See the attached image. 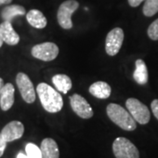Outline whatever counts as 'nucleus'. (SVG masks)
I'll return each instance as SVG.
<instances>
[{
    "label": "nucleus",
    "mask_w": 158,
    "mask_h": 158,
    "mask_svg": "<svg viewBox=\"0 0 158 158\" xmlns=\"http://www.w3.org/2000/svg\"><path fill=\"white\" fill-rule=\"evenodd\" d=\"M40 103L47 112L56 113L60 112L63 106L62 95L45 83H40L36 88Z\"/></svg>",
    "instance_id": "f257e3e1"
},
{
    "label": "nucleus",
    "mask_w": 158,
    "mask_h": 158,
    "mask_svg": "<svg viewBox=\"0 0 158 158\" xmlns=\"http://www.w3.org/2000/svg\"><path fill=\"white\" fill-rule=\"evenodd\" d=\"M106 113L113 123L123 130L134 131L136 128V121L129 112L118 104H109L106 107Z\"/></svg>",
    "instance_id": "f03ea898"
},
{
    "label": "nucleus",
    "mask_w": 158,
    "mask_h": 158,
    "mask_svg": "<svg viewBox=\"0 0 158 158\" xmlns=\"http://www.w3.org/2000/svg\"><path fill=\"white\" fill-rule=\"evenodd\" d=\"M113 151L116 158H139L140 153L133 142L124 137H118L113 143Z\"/></svg>",
    "instance_id": "7ed1b4c3"
},
{
    "label": "nucleus",
    "mask_w": 158,
    "mask_h": 158,
    "mask_svg": "<svg viewBox=\"0 0 158 158\" xmlns=\"http://www.w3.org/2000/svg\"><path fill=\"white\" fill-rule=\"evenodd\" d=\"M79 3L76 0H67L61 4L57 11V20L63 29H71L73 27L71 17L78 9Z\"/></svg>",
    "instance_id": "20e7f679"
},
{
    "label": "nucleus",
    "mask_w": 158,
    "mask_h": 158,
    "mask_svg": "<svg viewBox=\"0 0 158 158\" xmlns=\"http://www.w3.org/2000/svg\"><path fill=\"white\" fill-rule=\"evenodd\" d=\"M126 107L136 122L145 125L150 120V112L148 107L136 98H128L126 101Z\"/></svg>",
    "instance_id": "39448f33"
},
{
    "label": "nucleus",
    "mask_w": 158,
    "mask_h": 158,
    "mask_svg": "<svg viewBox=\"0 0 158 158\" xmlns=\"http://www.w3.org/2000/svg\"><path fill=\"white\" fill-rule=\"evenodd\" d=\"M31 53L34 58L44 62H50L57 57L59 54V48L53 42H44L34 46Z\"/></svg>",
    "instance_id": "423d86ee"
},
{
    "label": "nucleus",
    "mask_w": 158,
    "mask_h": 158,
    "mask_svg": "<svg viewBox=\"0 0 158 158\" xmlns=\"http://www.w3.org/2000/svg\"><path fill=\"white\" fill-rule=\"evenodd\" d=\"M16 84L23 99L28 104L34 103L35 101L36 95L34 85L28 77V76L22 72L18 73L16 77Z\"/></svg>",
    "instance_id": "0eeeda50"
},
{
    "label": "nucleus",
    "mask_w": 158,
    "mask_h": 158,
    "mask_svg": "<svg viewBox=\"0 0 158 158\" xmlns=\"http://www.w3.org/2000/svg\"><path fill=\"white\" fill-rule=\"evenodd\" d=\"M124 40V32L119 27L111 30L106 39V51L108 56H116L120 50Z\"/></svg>",
    "instance_id": "6e6552de"
},
{
    "label": "nucleus",
    "mask_w": 158,
    "mask_h": 158,
    "mask_svg": "<svg viewBox=\"0 0 158 158\" xmlns=\"http://www.w3.org/2000/svg\"><path fill=\"white\" fill-rule=\"evenodd\" d=\"M71 108L77 116L82 118H90L93 116L92 108L84 97L79 94H73L69 98Z\"/></svg>",
    "instance_id": "1a4fd4ad"
},
{
    "label": "nucleus",
    "mask_w": 158,
    "mask_h": 158,
    "mask_svg": "<svg viewBox=\"0 0 158 158\" xmlns=\"http://www.w3.org/2000/svg\"><path fill=\"white\" fill-rule=\"evenodd\" d=\"M24 125L20 121H11L1 131V135L6 142L15 141L21 138L24 134Z\"/></svg>",
    "instance_id": "9d476101"
},
{
    "label": "nucleus",
    "mask_w": 158,
    "mask_h": 158,
    "mask_svg": "<svg viewBox=\"0 0 158 158\" xmlns=\"http://www.w3.org/2000/svg\"><path fill=\"white\" fill-rule=\"evenodd\" d=\"M0 34L4 42L8 45H17L19 42V35L16 33L9 21H4L0 25Z\"/></svg>",
    "instance_id": "9b49d317"
},
{
    "label": "nucleus",
    "mask_w": 158,
    "mask_h": 158,
    "mask_svg": "<svg viewBox=\"0 0 158 158\" xmlns=\"http://www.w3.org/2000/svg\"><path fill=\"white\" fill-rule=\"evenodd\" d=\"M14 93L15 89L11 84L8 83L4 85L0 94V107L3 111H8L13 106Z\"/></svg>",
    "instance_id": "f8f14e48"
},
{
    "label": "nucleus",
    "mask_w": 158,
    "mask_h": 158,
    "mask_svg": "<svg viewBox=\"0 0 158 158\" xmlns=\"http://www.w3.org/2000/svg\"><path fill=\"white\" fill-rule=\"evenodd\" d=\"M40 151L42 158H59L60 152L58 145L55 140L51 138H46L41 141L40 144Z\"/></svg>",
    "instance_id": "ddd939ff"
},
{
    "label": "nucleus",
    "mask_w": 158,
    "mask_h": 158,
    "mask_svg": "<svg viewBox=\"0 0 158 158\" xmlns=\"http://www.w3.org/2000/svg\"><path fill=\"white\" fill-rule=\"evenodd\" d=\"M90 93L95 98L100 99L108 98L112 93V88L107 83L103 81H98L93 83L89 88Z\"/></svg>",
    "instance_id": "4468645a"
},
{
    "label": "nucleus",
    "mask_w": 158,
    "mask_h": 158,
    "mask_svg": "<svg viewBox=\"0 0 158 158\" xmlns=\"http://www.w3.org/2000/svg\"><path fill=\"white\" fill-rule=\"evenodd\" d=\"M27 22L35 28L42 29L48 24V20L45 15L37 9H32L27 13Z\"/></svg>",
    "instance_id": "2eb2a0df"
},
{
    "label": "nucleus",
    "mask_w": 158,
    "mask_h": 158,
    "mask_svg": "<svg viewBox=\"0 0 158 158\" xmlns=\"http://www.w3.org/2000/svg\"><path fill=\"white\" fill-rule=\"evenodd\" d=\"M134 79L138 85H146L148 80V74L146 63L143 60L138 59L135 62V70L134 72Z\"/></svg>",
    "instance_id": "dca6fc26"
},
{
    "label": "nucleus",
    "mask_w": 158,
    "mask_h": 158,
    "mask_svg": "<svg viewBox=\"0 0 158 158\" xmlns=\"http://www.w3.org/2000/svg\"><path fill=\"white\" fill-rule=\"evenodd\" d=\"M52 82L56 86L57 90L62 92L64 94L68 93L69 90H70L72 87V82L69 77L65 74H57L55 75L52 78Z\"/></svg>",
    "instance_id": "f3484780"
},
{
    "label": "nucleus",
    "mask_w": 158,
    "mask_h": 158,
    "mask_svg": "<svg viewBox=\"0 0 158 158\" xmlns=\"http://www.w3.org/2000/svg\"><path fill=\"white\" fill-rule=\"evenodd\" d=\"M26 14V9L21 6L18 5H11L5 7L1 12V16L4 19L5 21H9L16 16L19 15H25Z\"/></svg>",
    "instance_id": "a211bd4d"
},
{
    "label": "nucleus",
    "mask_w": 158,
    "mask_h": 158,
    "mask_svg": "<svg viewBox=\"0 0 158 158\" xmlns=\"http://www.w3.org/2000/svg\"><path fill=\"white\" fill-rule=\"evenodd\" d=\"M142 8L143 14L146 17H152L158 12V0H145Z\"/></svg>",
    "instance_id": "6ab92c4d"
},
{
    "label": "nucleus",
    "mask_w": 158,
    "mask_h": 158,
    "mask_svg": "<svg viewBox=\"0 0 158 158\" xmlns=\"http://www.w3.org/2000/svg\"><path fill=\"white\" fill-rule=\"evenodd\" d=\"M26 153L27 158H42L40 148L34 143H27L26 146Z\"/></svg>",
    "instance_id": "aec40b11"
},
{
    "label": "nucleus",
    "mask_w": 158,
    "mask_h": 158,
    "mask_svg": "<svg viewBox=\"0 0 158 158\" xmlns=\"http://www.w3.org/2000/svg\"><path fill=\"white\" fill-rule=\"evenodd\" d=\"M148 35L153 40H158V19L151 23V25L148 27Z\"/></svg>",
    "instance_id": "412c9836"
},
{
    "label": "nucleus",
    "mask_w": 158,
    "mask_h": 158,
    "mask_svg": "<svg viewBox=\"0 0 158 158\" xmlns=\"http://www.w3.org/2000/svg\"><path fill=\"white\" fill-rule=\"evenodd\" d=\"M151 110L155 117L158 119V99L153 100L151 103Z\"/></svg>",
    "instance_id": "4be33fe9"
},
{
    "label": "nucleus",
    "mask_w": 158,
    "mask_h": 158,
    "mask_svg": "<svg viewBox=\"0 0 158 158\" xmlns=\"http://www.w3.org/2000/svg\"><path fill=\"white\" fill-rule=\"evenodd\" d=\"M6 143L7 142L4 140L3 136L1 135V132H0V157L3 156V154L5 152V149L6 148Z\"/></svg>",
    "instance_id": "5701e85b"
},
{
    "label": "nucleus",
    "mask_w": 158,
    "mask_h": 158,
    "mask_svg": "<svg viewBox=\"0 0 158 158\" xmlns=\"http://www.w3.org/2000/svg\"><path fill=\"white\" fill-rule=\"evenodd\" d=\"M145 0H128V4L132 7H137L141 5L142 2H144Z\"/></svg>",
    "instance_id": "b1692460"
},
{
    "label": "nucleus",
    "mask_w": 158,
    "mask_h": 158,
    "mask_svg": "<svg viewBox=\"0 0 158 158\" xmlns=\"http://www.w3.org/2000/svg\"><path fill=\"white\" fill-rule=\"evenodd\" d=\"M17 158H27V154H24L22 152H19L18 154Z\"/></svg>",
    "instance_id": "393cba45"
},
{
    "label": "nucleus",
    "mask_w": 158,
    "mask_h": 158,
    "mask_svg": "<svg viewBox=\"0 0 158 158\" xmlns=\"http://www.w3.org/2000/svg\"><path fill=\"white\" fill-rule=\"evenodd\" d=\"M4 80L0 77V94H1V91H2V89H3V87H4Z\"/></svg>",
    "instance_id": "a878e982"
},
{
    "label": "nucleus",
    "mask_w": 158,
    "mask_h": 158,
    "mask_svg": "<svg viewBox=\"0 0 158 158\" xmlns=\"http://www.w3.org/2000/svg\"><path fill=\"white\" fill-rule=\"evenodd\" d=\"M11 1L12 0H0V2H1L2 5L3 4H10V3H11Z\"/></svg>",
    "instance_id": "bb28decb"
},
{
    "label": "nucleus",
    "mask_w": 158,
    "mask_h": 158,
    "mask_svg": "<svg viewBox=\"0 0 158 158\" xmlns=\"http://www.w3.org/2000/svg\"><path fill=\"white\" fill-rule=\"evenodd\" d=\"M3 43H4V40H3V39H2V36H1V34H0V48L2 47Z\"/></svg>",
    "instance_id": "cd10ccee"
},
{
    "label": "nucleus",
    "mask_w": 158,
    "mask_h": 158,
    "mask_svg": "<svg viewBox=\"0 0 158 158\" xmlns=\"http://www.w3.org/2000/svg\"><path fill=\"white\" fill-rule=\"evenodd\" d=\"M0 5H2V4H1V2H0Z\"/></svg>",
    "instance_id": "c85d7f7f"
}]
</instances>
